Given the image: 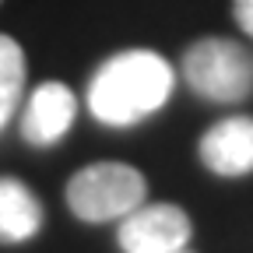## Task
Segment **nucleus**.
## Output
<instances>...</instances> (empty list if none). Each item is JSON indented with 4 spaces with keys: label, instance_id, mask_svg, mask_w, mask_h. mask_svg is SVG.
Instances as JSON below:
<instances>
[{
    "label": "nucleus",
    "instance_id": "obj_5",
    "mask_svg": "<svg viewBox=\"0 0 253 253\" xmlns=\"http://www.w3.org/2000/svg\"><path fill=\"white\" fill-rule=\"evenodd\" d=\"M197 155L214 176H246V172H253V116L218 120L201 137Z\"/></svg>",
    "mask_w": 253,
    "mask_h": 253
},
{
    "label": "nucleus",
    "instance_id": "obj_7",
    "mask_svg": "<svg viewBox=\"0 0 253 253\" xmlns=\"http://www.w3.org/2000/svg\"><path fill=\"white\" fill-rule=\"evenodd\" d=\"M42 229V204L21 179L0 176V243L18 246Z\"/></svg>",
    "mask_w": 253,
    "mask_h": 253
},
{
    "label": "nucleus",
    "instance_id": "obj_1",
    "mask_svg": "<svg viewBox=\"0 0 253 253\" xmlns=\"http://www.w3.org/2000/svg\"><path fill=\"white\" fill-rule=\"evenodd\" d=\"M172 95V67L151 49H126L109 56L88 84V109L99 123L130 126Z\"/></svg>",
    "mask_w": 253,
    "mask_h": 253
},
{
    "label": "nucleus",
    "instance_id": "obj_6",
    "mask_svg": "<svg viewBox=\"0 0 253 253\" xmlns=\"http://www.w3.org/2000/svg\"><path fill=\"white\" fill-rule=\"evenodd\" d=\"M74 113H78L74 91L63 81H46V84H39L28 95V109L21 116V134L32 144H39V148L56 144L63 134L71 130Z\"/></svg>",
    "mask_w": 253,
    "mask_h": 253
},
{
    "label": "nucleus",
    "instance_id": "obj_8",
    "mask_svg": "<svg viewBox=\"0 0 253 253\" xmlns=\"http://www.w3.org/2000/svg\"><path fill=\"white\" fill-rule=\"evenodd\" d=\"M25 95V53L11 36H0V130L18 113Z\"/></svg>",
    "mask_w": 253,
    "mask_h": 253
},
{
    "label": "nucleus",
    "instance_id": "obj_2",
    "mask_svg": "<svg viewBox=\"0 0 253 253\" xmlns=\"http://www.w3.org/2000/svg\"><path fill=\"white\" fill-rule=\"evenodd\" d=\"M148 197L144 176L126 162H95L71 176L67 183V208L74 218L88 225L102 221H123L130 211H137Z\"/></svg>",
    "mask_w": 253,
    "mask_h": 253
},
{
    "label": "nucleus",
    "instance_id": "obj_4",
    "mask_svg": "<svg viewBox=\"0 0 253 253\" xmlns=\"http://www.w3.org/2000/svg\"><path fill=\"white\" fill-rule=\"evenodd\" d=\"M190 214L176 204H141L120 221V246L123 253H172L190 243Z\"/></svg>",
    "mask_w": 253,
    "mask_h": 253
},
{
    "label": "nucleus",
    "instance_id": "obj_3",
    "mask_svg": "<svg viewBox=\"0 0 253 253\" xmlns=\"http://www.w3.org/2000/svg\"><path fill=\"white\" fill-rule=\"evenodd\" d=\"M183 78L208 102H246L253 95V53L232 39H197L183 53Z\"/></svg>",
    "mask_w": 253,
    "mask_h": 253
},
{
    "label": "nucleus",
    "instance_id": "obj_9",
    "mask_svg": "<svg viewBox=\"0 0 253 253\" xmlns=\"http://www.w3.org/2000/svg\"><path fill=\"white\" fill-rule=\"evenodd\" d=\"M232 18L236 25L253 39V0H232Z\"/></svg>",
    "mask_w": 253,
    "mask_h": 253
},
{
    "label": "nucleus",
    "instance_id": "obj_10",
    "mask_svg": "<svg viewBox=\"0 0 253 253\" xmlns=\"http://www.w3.org/2000/svg\"><path fill=\"white\" fill-rule=\"evenodd\" d=\"M172 253H194V250H190V246H186V250H172Z\"/></svg>",
    "mask_w": 253,
    "mask_h": 253
}]
</instances>
